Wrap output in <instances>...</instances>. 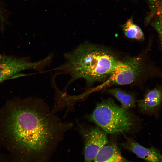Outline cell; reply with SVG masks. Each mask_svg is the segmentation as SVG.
Segmentation results:
<instances>
[{"mask_svg": "<svg viewBox=\"0 0 162 162\" xmlns=\"http://www.w3.org/2000/svg\"><path fill=\"white\" fill-rule=\"evenodd\" d=\"M88 118L106 133L113 134L130 132L136 123V118L129 109L118 106L111 99L98 104Z\"/></svg>", "mask_w": 162, "mask_h": 162, "instance_id": "277c9868", "label": "cell"}, {"mask_svg": "<svg viewBox=\"0 0 162 162\" xmlns=\"http://www.w3.org/2000/svg\"><path fill=\"white\" fill-rule=\"evenodd\" d=\"M122 27L125 35L128 38L139 41L144 39V34L141 29L134 23L132 19L128 20Z\"/></svg>", "mask_w": 162, "mask_h": 162, "instance_id": "8fae6325", "label": "cell"}, {"mask_svg": "<svg viewBox=\"0 0 162 162\" xmlns=\"http://www.w3.org/2000/svg\"><path fill=\"white\" fill-rule=\"evenodd\" d=\"M94 162H134L130 161L122 155L119 148L114 142L108 143L99 151Z\"/></svg>", "mask_w": 162, "mask_h": 162, "instance_id": "9c48e42d", "label": "cell"}, {"mask_svg": "<svg viewBox=\"0 0 162 162\" xmlns=\"http://www.w3.org/2000/svg\"><path fill=\"white\" fill-rule=\"evenodd\" d=\"M122 145L139 158L148 162H162V154L153 147H145L130 138H127Z\"/></svg>", "mask_w": 162, "mask_h": 162, "instance_id": "52a82bcc", "label": "cell"}, {"mask_svg": "<svg viewBox=\"0 0 162 162\" xmlns=\"http://www.w3.org/2000/svg\"><path fill=\"white\" fill-rule=\"evenodd\" d=\"M52 54L39 61L32 62L27 58H16L0 54V83L23 70H41L51 62Z\"/></svg>", "mask_w": 162, "mask_h": 162, "instance_id": "5b68a950", "label": "cell"}, {"mask_svg": "<svg viewBox=\"0 0 162 162\" xmlns=\"http://www.w3.org/2000/svg\"><path fill=\"white\" fill-rule=\"evenodd\" d=\"M150 11L146 19L147 24L156 16H162V0H148Z\"/></svg>", "mask_w": 162, "mask_h": 162, "instance_id": "7c38bea8", "label": "cell"}, {"mask_svg": "<svg viewBox=\"0 0 162 162\" xmlns=\"http://www.w3.org/2000/svg\"><path fill=\"white\" fill-rule=\"evenodd\" d=\"M73 125L36 97L14 98L0 108V140L38 156L55 148Z\"/></svg>", "mask_w": 162, "mask_h": 162, "instance_id": "6da1fadb", "label": "cell"}, {"mask_svg": "<svg viewBox=\"0 0 162 162\" xmlns=\"http://www.w3.org/2000/svg\"><path fill=\"white\" fill-rule=\"evenodd\" d=\"M64 57L65 62L52 70L70 75L68 85L80 78L85 79L88 86L104 82L120 59L110 48L87 42L66 53Z\"/></svg>", "mask_w": 162, "mask_h": 162, "instance_id": "7a4b0ae2", "label": "cell"}, {"mask_svg": "<svg viewBox=\"0 0 162 162\" xmlns=\"http://www.w3.org/2000/svg\"><path fill=\"white\" fill-rule=\"evenodd\" d=\"M107 92L120 102L121 106L123 108L129 109L135 106V98L132 94L118 88H110L108 89Z\"/></svg>", "mask_w": 162, "mask_h": 162, "instance_id": "30bf717a", "label": "cell"}, {"mask_svg": "<svg viewBox=\"0 0 162 162\" xmlns=\"http://www.w3.org/2000/svg\"><path fill=\"white\" fill-rule=\"evenodd\" d=\"M77 129L84 141V162H92L100 149L108 143L106 132L82 124L78 125Z\"/></svg>", "mask_w": 162, "mask_h": 162, "instance_id": "8992f818", "label": "cell"}, {"mask_svg": "<svg viewBox=\"0 0 162 162\" xmlns=\"http://www.w3.org/2000/svg\"><path fill=\"white\" fill-rule=\"evenodd\" d=\"M152 42V39L150 38L147 48L139 55L120 59L107 79L95 89L111 85L132 84L149 78L162 79V70L154 64L148 55Z\"/></svg>", "mask_w": 162, "mask_h": 162, "instance_id": "3957f363", "label": "cell"}, {"mask_svg": "<svg viewBox=\"0 0 162 162\" xmlns=\"http://www.w3.org/2000/svg\"><path fill=\"white\" fill-rule=\"evenodd\" d=\"M153 19L151 25L157 32L162 46V16H156Z\"/></svg>", "mask_w": 162, "mask_h": 162, "instance_id": "4fadbf2b", "label": "cell"}, {"mask_svg": "<svg viewBox=\"0 0 162 162\" xmlns=\"http://www.w3.org/2000/svg\"><path fill=\"white\" fill-rule=\"evenodd\" d=\"M162 102V86L148 90L144 97L139 101L138 106L143 112L154 114L158 111Z\"/></svg>", "mask_w": 162, "mask_h": 162, "instance_id": "ba28073f", "label": "cell"}]
</instances>
